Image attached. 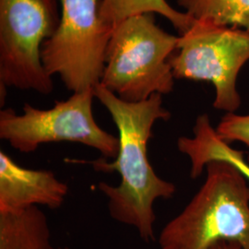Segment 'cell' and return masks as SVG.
Instances as JSON below:
<instances>
[{
  "label": "cell",
  "instance_id": "8",
  "mask_svg": "<svg viewBox=\"0 0 249 249\" xmlns=\"http://www.w3.org/2000/svg\"><path fill=\"white\" fill-rule=\"evenodd\" d=\"M69 187L48 170L23 168L5 151H0V211H17L34 206L59 209Z\"/></svg>",
  "mask_w": 249,
  "mask_h": 249
},
{
  "label": "cell",
  "instance_id": "11",
  "mask_svg": "<svg viewBox=\"0 0 249 249\" xmlns=\"http://www.w3.org/2000/svg\"><path fill=\"white\" fill-rule=\"evenodd\" d=\"M99 13L103 21L111 27L133 15L160 14L169 20L180 35L187 32L195 22V18L187 12L172 8L166 0H102Z\"/></svg>",
  "mask_w": 249,
  "mask_h": 249
},
{
  "label": "cell",
  "instance_id": "2",
  "mask_svg": "<svg viewBox=\"0 0 249 249\" xmlns=\"http://www.w3.org/2000/svg\"><path fill=\"white\" fill-rule=\"evenodd\" d=\"M204 184L160 231V249H209L220 241L249 249V182L227 161L206 165Z\"/></svg>",
  "mask_w": 249,
  "mask_h": 249
},
{
  "label": "cell",
  "instance_id": "10",
  "mask_svg": "<svg viewBox=\"0 0 249 249\" xmlns=\"http://www.w3.org/2000/svg\"><path fill=\"white\" fill-rule=\"evenodd\" d=\"M0 249H54L45 213L37 206L0 211Z\"/></svg>",
  "mask_w": 249,
  "mask_h": 249
},
{
  "label": "cell",
  "instance_id": "9",
  "mask_svg": "<svg viewBox=\"0 0 249 249\" xmlns=\"http://www.w3.org/2000/svg\"><path fill=\"white\" fill-rule=\"evenodd\" d=\"M178 148L190 160L192 179L198 178L209 162L223 160L236 167L249 182V164L246 160L245 152L235 150L229 143L223 141L206 114L196 117L193 137L178 139Z\"/></svg>",
  "mask_w": 249,
  "mask_h": 249
},
{
  "label": "cell",
  "instance_id": "14",
  "mask_svg": "<svg viewBox=\"0 0 249 249\" xmlns=\"http://www.w3.org/2000/svg\"><path fill=\"white\" fill-rule=\"evenodd\" d=\"M209 249H243L238 243L231 241H220Z\"/></svg>",
  "mask_w": 249,
  "mask_h": 249
},
{
  "label": "cell",
  "instance_id": "12",
  "mask_svg": "<svg viewBox=\"0 0 249 249\" xmlns=\"http://www.w3.org/2000/svg\"><path fill=\"white\" fill-rule=\"evenodd\" d=\"M196 20L223 26L241 27L249 32V0H178Z\"/></svg>",
  "mask_w": 249,
  "mask_h": 249
},
{
  "label": "cell",
  "instance_id": "7",
  "mask_svg": "<svg viewBox=\"0 0 249 249\" xmlns=\"http://www.w3.org/2000/svg\"><path fill=\"white\" fill-rule=\"evenodd\" d=\"M176 51L169 58L175 79L212 82L216 109L234 113L240 107L236 81L249 60V32L195 19Z\"/></svg>",
  "mask_w": 249,
  "mask_h": 249
},
{
  "label": "cell",
  "instance_id": "3",
  "mask_svg": "<svg viewBox=\"0 0 249 249\" xmlns=\"http://www.w3.org/2000/svg\"><path fill=\"white\" fill-rule=\"evenodd\" d=\"M178 40L156 24L152 13L124 18L114 27L101 84L130 103L170 93L175 77L169 58Z\"/></svg>",
  "mask_w": 249,
  "mask_h": 249
},
{
  "label": "cell",
  "instance_id": "1",
  "mask_svg": "<svg viewBox=\"0 0 249 249\" xmlns=\"http://www.w3.org/2000/svg\"><path fill=\"white\" fill-rule=\"evenodd\" d=\"M94 96L106 107L118 130L119 150L115 160L86 161L95 171L117 172L120 183L116 187L99 183V190L108 198L110 216L118 223L131 226L143 241L155 240L154 202L158 198L175 195V184L156 175L148 159L147 146L154 124L167 121L171 114L162 107L159 93L138 103L125 102L105 88L101 83Z\"/></svg>",
  "mask_w": 249,
  "mask_h": 249
},
{
  "label": "cell",
  "instance_id": "13",
  "mask_svg": "<svg viewBox=\"0 0 249 249\" xmlns=\"http://www.w3.org/2000/svg\"><path fill=\"white\" fill-rule=\"evenodd\" d=\"M218 136L225 142H238L249 149L246 160L249 164V115L227 113L215 128Z\"/></svg>",
  "mask_w": 249,
  "mask_h": 249
},
{
  "label": "cell",
  "instance_id": "5",
  "mask_svg": "<svg viewBox=\"0 0 249 249\" xmlns=\"http://www.w3.org/2000/svg\"><path fill=\"white\" fill-rule=\"evenodd\" d=\"M94 91L74 92L65 101H56L50 109L25 104L22 114L8 108L0 111V139L20 152L29 153L45 143H80L98 151L105 158L115 159L118 137L103 129L93 111Z\"/></svg>",
  "mask_w": 249,
  "mask_h": 249
},
{
  "label": "cell",
  "instance_id": "6",
  "mask_svg": "<svg viewBox=\"0 0 249 249\" xmlns=\"http://www.w3.org/2000/svg\"><path fill=\"white\" fill-rule=\"evenodd\" d=\"M59 0H0V86L41 94L53 91L41 58L61 14Z\"/></svg>",
  "mask_w": 249,
  "mask_h": 249
},
{
  "label": "cell",
  "instance_id": "15",
  "mask_svg": "<svg viewBox=\"0 0 249 249\" xmlns=\"http://www.w3.org/2000/svg\"><path fill=\"white\" fill-rule=\"evenodd\" d=\"M70 249L69 248H58V249Z\"/></svg>",
  "mask_w": 249,
  "mask_h": 249
},
{
  "label": "cell",
  "instance_id": "4",
  "mask_svg": "<svg viewBox=\"0 0 249 249\" xmlns=\"http://www.w3.org/2000/svg\"><path fill=\"white\" fill-rule=\"evenodd\" d=\"M101 1L59 0V24L42 46L45 71L51 77L58 75L73 93L94 89L105 71L114 27L100 17Z\"/></svg>",
  "mask_w": 249,
  "mask_h": 249
}]
</instances>
